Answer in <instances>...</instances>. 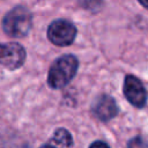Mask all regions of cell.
<instances>
[{"mask_svg": "<svg viewBox=\"0 0 148 148\" xmlns=\"http://www.w3.org/2000/svg\"><path fill=\"white\" fill-rule=\"evenodd\" d=\"M24 47L14 42L0 43V65L7 69L14 71L23 66L25 61Z\"/></svg>", "mask_w": 148, "mask_h": 148, "instance_id": "obj_4", "label": "cell"}, {"mask_svg": "<svg viewBox=\"0 0 148 148\" xmlns=\"http://www.w3.org/2000/svg\"><path fill=\"white\" fill-rule=\"evenodd\" d=\"M141 138H134L132 141L128 142V146L130 147H136V146H146V143L141 142Z\"/></svg>", "mask_w": 148, "mask_h": 148, "instance_id": "obj_8", "label": "cell"}, {"mask_svg": "<svg viewBox=\"0 0 148 148\" xmlns=\"http://www.w3.org/2000/svg\"><path fill=\"white\" fill-rule=\"evenodd\" d=\"M124 95L135 108H143L147 103V91L142 82L134 75H127L124 81Z\"/></svg>", "mask_w": 148, "mask_h": 148, "instance_id": "obj_5", "label": "cell"}, {"mask_svg": "<svg viewBox=\"0 0 148 148\" xmlns=\"http://www.w3.org/2000/svg\"><path fill=\"white\" fill-rule=\"evenodd\" d=\"M97 146H104V147H108V143L103 142V141H96V142H92L90 145V147H97Z\"/></svg>", "mask_w": 148, "mask_h": 148, "instance_id": "obj_9", "label": "cell"}, {"mask_svg": "<svg viewBox=\"0 0 148 148\" xmlns=\"http://www.w3.org/2000/svg\"><path fill=\"white\" fill-rule=\"evenodd\" d=\"M79 60L73 54H64L57 58L51 65L47 74V84L52 89L66 87L75 76Z\"/></svg>", "mask_w": 148, "mask_h": 148, "instance_id": "obj_1", "label": "cell"}, {"mask_svg": "<svg viewBox=\"0 0 148 148\" xmlns=\"http://www.w3.org/2000/svg\"><path fill=\"white\" fill-rule=\"evenodd\" d=\"M32 27V15L30 10L23 6L12 8L2 20L3 31L15 38H22L30 32Z\"/></svg>", "mask_w": 148, "mask_h": 148, "instance_id": "obj_2", "label": "cell"}, {"mask_svg": "<svg viewBox=\"0 0 148 148\" xmlns=\"http://www.w3.org/2000/svg\"><path fill=\"white\" fill-rule=\"evenodd\" d=\"M91 110L92 113L102 121H108L114 118L119 112L114 98H112L109 95H99L94 101Z\"/></svg>", "mask_w": 148, "mask_h": 148, "instance_id": "obj_6", "label": "cell"}, {"mask_svg": "<svg viewBox=\"0 0 148 148\" xmlns=\"http://www.w3.org/2000/svg\"><path fill=\"white\" fill-rule=\"evenodd\" d=\"M43 146H52V147H72L73 139L71 133L65 128H58L53 133L52 138L44 143Z\"/></svg>", "mask_w": 148, "mask_h": 148, "instance_id": "obj_7", "label": "cell"}, {"mask_svg": "<svg viewBox=\"0 0 148 148\" xmlns=\"http://www.w3.org/2000/svg\"><path fill=\"white\" fill-rule=\"evenodd\" d=\"M138 1H139V2L145 7V8H147V9H148V0H138Z\"/></svg>", "mask_w": 148, "mask_h": 148, "instance_id": "obj_10", "label": "cell"}, {"mask_svg": "<svg viewBox=\"0 0 148 148\" xmlns=\"http://www.w3.org/2000/svg\"><path fill=\"white\" fill-rule=\"evenodd\" d=\"M76 36L75 25L67 20L59 18L53 21L47 28L49 40L58 46H67L72 44Z\"/></svg>", "mask_w": 148, "mask_h": 148, "instance_id": "obj_3", "label": "cell"}]
</instances>
